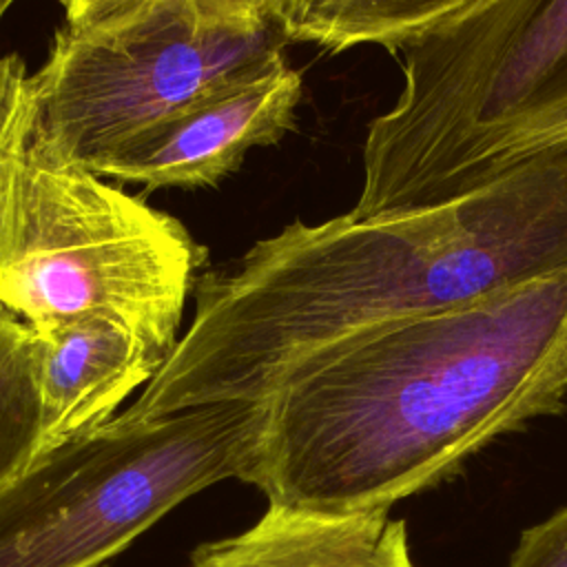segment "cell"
I'll list each match as a JSON object with an SVG mask.
<instances>
[{
  "label": "cell",
  "instance_id": "obj_1",
  "mask_svg": "<svg viewBox=\"0 0 567 567\" xmlns=\"http://www.w3.org/2000/svg\"><path fill=\"white\" fill-rule=\"evenodd\" d=\"M567 270V148L441 204L295 221L202 275L195 315L126 416L261 401L297 359L354 332Z\"/></svg>",
  "mask_w": 567,
  "mask_h": 567
},
{
  "label": "cell",
  "instance_id": "obj_2",
  "mask_svg": "<svg viewBox=\"0 0 567 567\" xmlns=\"http://www.w3.org/2000/svg\"><path fill=\"white\" fill-rule=\"evenodd\" d=\"M268 503L390 512L567 403V270L368 328L290 363L259 401Z\"/></svg>",
  "mask_w": 567,
  "mask_h": 567
},
{
  "label": "cell",
  "instance_id": "obj_3",
  "mask_svg": "<svg viewBox=\"0 0 567 567\" xmlns=\"http://www.w3.org/2000/svg\"><path fill=\"white\" fill-rule=\"evenodd\" d=\"M399 53L352 217L441 204L567 148V0H481Z\"/></svg>",
  "mask_w": 567,
  "mask_h": 567
},
{
  "label": "cell",
  "instance_id": "obj_4",
  "mask_svg": "<svg viewBox=\"0 0 567 567\" xmlns=\"http://www.w3.org/2000/svg\"><path fill=\"white\" fill-rule=\"evenodd\" d=\"M261 423L259 401L122 412L42 450L0 489V567L102 565L199 489L250 481Z\"/></svg>",
  "mask_w": 567,
  "mask_h": 567
},
{
  "label": "cell",
  "instance_id": "obj_5",
  "mask_svg": "<svg viewBox=\"0 0 567 567\" xmlns=\"http://www.w3.org/2000/svg\"><path fill=\"white\" fill-rule=\"evenodd\" d=\"M270 0H140L55 31L33 140L86 168L213 86L284 55Z\"/></svg>",
  "mask_w": 567,
  "mask_h": 567
},
{
  "label": "cell",
  "instance_id": "obj_6",
  "mask_svg": "<svg viewBox=\"0 0 567 567\" xmlns=\"http://www.w3.org/2000/svg\"><path fill=\"white\" fill-rule=\"evenodd\" d=\"M204 248L166 213L31 142L20 246L0 306L33 330L111 319L166 359Z\"/></svg>",
  "mask_w": 567,
  "mask_h": 567
},
{
  "label": "cell",
  "instance_id": "obj_7",
  "mask_svg": "<svg viewBox=\"0 0 567 567\" xmlns=\"http://www.w3.org/2000/svg\"><path fill=\"white\" fill-rule=\"evenodd\" d=\"M299 97L301 75L279 55L213 86L86 171L148 188L213 186L252 146L275 144L295 126Z\"/></svg>",
  "mask_w": 567,
  "mask_h": 567
},
{
  "label": "cell",
  "instance_id": "obj_8",
  "mask_svg": "<svg viewBox=\"0 0 567 567\" xmlns=\"http://www.w3.org/2000/svg\"><path fill=\"white\" fill-rule=\"evenodd\" d=\"M35 334L44 450L113 419L115 408L166 363L142 337L102 317Z\"/></svg>",
  "mask_w": 567,
  "mask_h": 567
},
{
  "label": "cell",
  "instance_id": "obj_9",
  "mask_svg": "<svg viewBox=\"0 0 567 567\" xmlns=\"http://www.w3.org/2000/svg\"><path fill=\"white\" fill-rule=\"evenodd\" d=\"M188 567H414L405 520L388 512L321 514L268 503L237 536L199 545Z\"/></svg>",
  "mask_w": 567,
  "mask_h": 567
},
{
  "label": "cell",
  "instance_id": "obj_10",
  "mask_svg": "<svg viewBox=\"0 0 567 567\" xmlns=\"http://www.w3.org/2000/svg\"><path fill=\"white\" fill-rule=\"evenodd\" d=\"M481 0H270V20L286 42L332 53L377 44L401 51L439 31Z\"/></svg>",
  "mask_w": 567,
  "mask_h": 567
},
{
  "label": "cell",
  "instance_id": "obj_11",
  "mask_svg": "<svg viewBox=\"0 0 567 567\" xmlns=\"http://www.w3.org/2000/svg\"><path fill=\"white\" fill-rule=\"evenodd\" d=\"M44 450L38 334L0 306V489Z\"/></svg>",
  "mask_w": 567,
  "mask_h": 567
},
{
  "label": "cell",
  "instance_id": "obj_12",
  "mask_svg": "<svg viewBox=\"0 0 567 567\" xmlns=\"http://www.w3.org/2000/svg\"><path fill=\"white\" fill-rule=\"evenodd\" d=\"M38 122L33 75L18 53H0V279L13 264L24 206V179Z\"/></svg>",
  "mask_w": 567,
  "mask_h": 567
},
{
  "label": "cell",
  "instance_id": "obj_13",
  "mask_svg": "<svg viewBox=\"0 0 567 567\" xmlns=\"http://www.w3.org/2000/svg\"><path fill=\"white\" fill-rule=\"evenodd\" d=\"M507 567H567V507L525 529Z\"/></svg>",
  "mask_w": 567,
  "mask_h": 567
},
{
  "label": "cell",
  "instance_id": "obj_14",
  "mask_svg": "<svg viewBox=\"0 0 567 567\" xmlns=\"http://www.w3.org/2000/svg\"><path fill=\"white\" fill-rule=\"evenodd\" d=\"M64 4V16L71 27H82L97 22L111 13L122 11L124 7H131L140 0H60Z\"/></svg>",
  "mask_w": 567,
  "mask_h": 567
},
{
  "label": "cell",
  "instance_id": "obj_15",
  "mask_svg": "<svg viewBox=\"0 0 567 567\" xmlns=\"http://www.w3.org/2000/svg\"><path fill=\"white\" fill-rule=\"evenodd\" d=\"M13 2H16V0H0V20L4 18V13L9 11V7H11Z\"/></svg>",
  "mask_w": 567,
  "mask_h": 567
}]
</instances>
